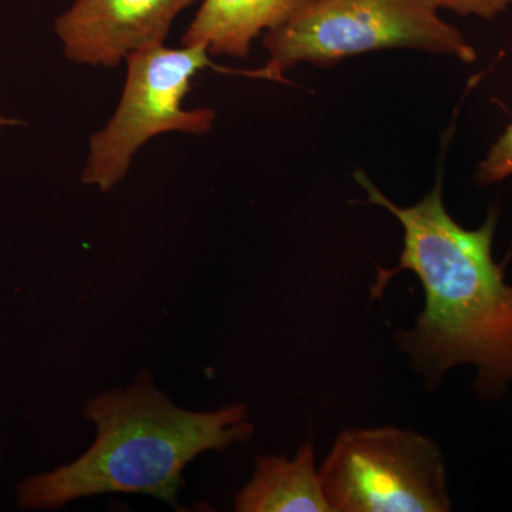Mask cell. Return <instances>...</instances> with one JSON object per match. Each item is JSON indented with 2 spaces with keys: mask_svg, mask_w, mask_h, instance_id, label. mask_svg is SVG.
I'll use <instances>...</instances> for the list:
<instances>
[{
  "mask_svg": "<svg viewBox=\"0 0 512 512\" xmlns=\"http://www.w3.org/2000/svg\"><path fill=\"white\" fill-rule=\"evenodd\" d=\"M204 46L144 47L127 57L116 110L87 147L82 181L101 192L127 177L134 158L153 138L168 133L205 136L217 120L208 107L185 106L195 77L210 64Z\"/></svg>",
  "mask_w": 512,
  "mask_h": 512,
  "instance_id": "277c9868",
  "label": "cell"
},
{
  "mask_svg": "<svg viewBox=\"0 0 512 512\" xmlns=\"http://www.w3.org/2000/svg\"><path fill=\"white\" fill-rule=\"evenodd\" d=\"M308 0H201L181 45L207 47L211 56L247 59L252 43L301 12Z\"/></svg>",
  "mask_w": 512,
  "mask_h": 512,
  "instance_id": "52a82bcc",
  "label": "cell"
},
{
  "mask_svg": "<svg viewBox=\"0 0 512 512\" xmlns=\"http://www.w3.org/2000/svg\"><path fill=\"white\" fill-rule=\"evenodd\" d=\"M262 39L265 72L279 76L301 63L329 64L386 49H416L474 63L477 52L439 16L431 0H308Z\"/></svg>",
  "mask_w": 512,
  "mask_h": 512,
  "instance_id": "3957f363",
  "label": "cell"
},
{
  "mask_svg": "<svg viewBox=\"0 0 512 512\" xmlns=\"http://www.w3.org/2000/svg\"><path fill=\"white\" fill-rule=\"evenodd\" d=\"M437 9H447L461 16L493 19L512 6V0H431Z\"/></svg>",
  "mask_w": 512,
  "mask_h": 512,
  "instance_id": "30bf717a",
  "label": "cell"
},
{
  "mask_svg": "<svg viewBox=\"0 0 512 512\" xmlns=\"http://www.w3.org/2000/svg\"><path fill=\"white\" fill-rule=\"evenodd\" d=\"M319 477L333 512L450 510L440 450L412 431H343Z\"/></svg>",
  "mask_w": 512,
  "mask_h": 512,
  "instance_id": "5b68a950",
  "label": "cell"
},
{
  "mask_svg": "<svg viewBox=\"0 0 512 512\" xmlns=\"http://www.w3.org/2000/svg\"><path fill=\"white\" fill-rule=\"evenodd\" d=\"M512 175V123L488 151L477 170L480 185H490L507 180Z\"/></svg>",
  "mask_w": 512,
  "mask_h": 512,
  "instance_id": "9c48e42d",
  "label": "cell"
},
{
  "mask_svg": "<svg viewBox=\"0 0 512 512\" xmlns=\"http://www.w3.org/2000/svg\"><path fill=\"white\" fill-rule=\"evenodd\" d=\"M198 0H74L55 20L69 62L111 69L127 57L164 45L175 19Z\"/></svg>",
  "mask_w": 512,
  "mask_h": 512,
  "instance_id": "8992f818",
  "label": "cell"
},
{
  "mask_svg": "<svg viewBox=\"0 0 512 512\" xmlns=\"http://www.w3.org/2000/svg\"><path fill=\"white\" fill-rule=\"evenodd\" d=\"M83 417L96 429L92 446L55 470L32 474L16 487L20 510L53 511L80 498L143 494L180 508L185 467L207 451H224L254 436L244 403L214 412L177 406L140 370L126 389L90 397Z\"/></svg>",
  "mask_w": 512,
  "mask_h": 512,
  "instance_id": "7a4b0ae2",
  "label": "cell"
},
{
  "mask_svg": "<svg viewBox=\"0 0 512 512\" xmlns=\"http://www.w3.org/2000/svg\"><path fill=\"white\" fill-rule=\"evenodd\" d=\"M239 512H333L315 470L312 440L295 458H256L254 477L235 497Z\"/></svg>",
  "mask_w": 512,
  "mask_h": 512,
  "instance_id": "ba28073f",
  "label": "cell"
},
{
  "mask_svg": "<svg viewBox=\"0 0 512 512\" xmlns=\"http://www.w3.org/2000/svg\"><path fill=\"white\" fill-rule=\"evenodd\" d=\"M20 126H23L22 120L18 119V117L9 116V114H5L3 111H0V133L8 130V128Z\"/></svg>",
  "mask_w": 512,
  "mask_h": 512,
  "instance_id": "8fae6325",
  "label": "cell"
},
{
  "mask_svg": "<svg viewBox=\"0 0 512 512\" xmlns=\"http://www.w3.org/2000/svg\"><path fill=\"white\" fill-rule=\"evenodd\" d=\"M369 201L392 212L404 229L399 265L380 269L372 296H380L397 272L419 276L426 305L404 348L431 373L461 363L478 370V390L494 394L512 382V285L495 264L497 211L480 228L460 227L443 202L441 175L413 207H397L365 174H357Z\"/></svg>",
  "mask_w": 512,
  "mask_h": 512,
  "instance_id": "6da1fadb",
  "label": "cell"
}]
</instances>
